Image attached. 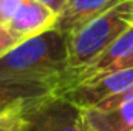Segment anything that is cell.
Wrapping results in <instances>:
<instances>
[{
	"mask_svg": "<svg viewBox=\"0 0 133 131\" xmlns=\"http://www.w3.org/2000/svg\"><path fill=\"white\" fill-rule=\"evenodd\" d=\"M66 71V35L56 28L19 42L0 57V79L57 83Z\"/></svg>",
	"mask_w": 133,
	"mask_h": 131,
	"instance_id": "obj_1",
	"label": "cell"
},
{
	"mask_svg": "<svg viewBox=\"0 0 133 131\" xmlns=\"http://www.w3.org/2000/svg\"><path fill=\"white\" fill-rule=\"evenodd\" d=\"M132 26L133 0H124L96 19L90 20L79 30L68 34V71L64 76L91 63L102 51H105Z\"/></svg>",
	"mask_w": 133,
	"mask_h": 131,
	"instance_id": "obj_2",
	"label": "cell"
},
{
	"mask_svg": "<svg viewBox=\"0 0 133 131\" xmlns=\"http://www.w3.org/2000/svg\"><path fill=\"white\" fill-rule=\"evenodd\" d=\"M22 131H88L82 110L62 94H50L23 108Z\"/></svg>",
	"mask_w": 133,
	"mask_h": 131,
	"instance_id": "obj_3",
	"label": "cell"
},
{
	"mask_svg": "<svg viewBox=\"0 0 133 131\" xmlns=\"http://www.w3.org/2000/svg\"><path fill=\"white\" fill-rule=\"evenodd\" d=\"M127 68H133V26L119 39H116L105 51H102L91 63L64 76L57 82L56 94H61L79 83L90 82L110 72L122 71Z\"/></svg>",
	"mask_w": 133,
	"mask_h": 131,
	"instance_id": "obj_4",
	"label": "cell"
},
{
	"mask_svg": "<svg viewBox=\"0 0 133 131\" xmlns=\"http://www.w3.org/2000/svg\"><path fill=\"white\" fill-rule=\"evenodd\" d=\"M130 90H133V68L110 72L95 80L79 83L61 94L81 110H85Z\"/></svg>",
	"mask_w": 133,
	"mask_h": 131,
	"instance_id": "obj_5",
	"label": "cell"
},
{
	"mask_svg": "<svg viewBox=\"0 0 133 131\" xmlns=\"http://www.w3.org/2000/svg\"><path fill=\"white\" fill-rule=\"evenodd\" d=\"M88 131H133V90L82 110Z\"/></svg>",
	"mask_w": 133,
	"mask_h": 131,
	"instance_id": "obj_6",
	"label": "cell"
},
{
	"mask_svg": "<svg viewBox=\"0 0 133 131\" xmlns=\"http://www.w3.org/2000/svg\"><path fill=\"white\" fill-rule=\"evenodd\" d=\"M57 14L39 0H23L12 19L5 25L6 30L20 42L42 34L54 26Z\"/></svg>",
	"mask_w": 133,
	"mask_h": 131,
	"instance_id": "obj_7",
	"label": "cell"
},
{
	"mask_svg": "<svg viewBox=\"0 0 133 131\" xmlns=\"http://www.w3.org/2000/svg\"><path fill=\"white\" fill-rule=\"evenodd\" d=\"M121 2L124 0H68L53 28L68 35Z\"/></svg>",
	"mask_w": 133,
	"mask_h": 131,
	"instance_id": "obj_8",
	"label": "cell"
},
{
	"mask_svg": "<svg viewBox=\"0 0 133 131\" xmlns=\"http://www.w3.org/2000/svg\"><path fill=\"white\" fill-rule=\"evenodd\" d=\"M56 82L0 79V113L56 93Z\"/></svg>",
	"mask_w": 133,
	"mask_h": 131,
	"instance_id": "obj_9",
	"label": "cell"
},
{
	"mask_svg": "<svg viewBox=\"0 0 133 131\" xmlns=\"http://www.w3.org/2000/svg\"><path fill=\"white\" fill-rule=\"evenodd\" d=\"M25 105L22 103L0 113V131H22Z\"/></svg>",
	"mask_w": 133,
	"mask_h": 131,
	"instance_id": "obj_10",
	"label": "cell"
},
{
	"mask_svg": "<svg viewBox=\"0 0 133 131\" xmlns=\"http://www.w3.org/2000/svg\"><path fill=\"white\" fill-rule=\"evenodd\" d=\"M22 2L23 0H3V3H2V20H3V25H6L12 19V16L20 8Z\"/></svg>",
	"mask_w": 133,
	"mask_h": 131,
	"instance_id": "obj_11",
	"label": "cell"
},
{
	"mask_svg": "<svg viewBox=\"0 0 133 131\" xmlns=\"http://www.w3.org/2000/svg\"><path fill=\"white\" fill-rule=\"evenodd\" d=\"M19 42H20V40H19L17 37H14L9 31L0 34V57H2L5 53H8L12 46H16Z\"/></svg>",
	"mask_w": 133,
	"mask_h": 131,
	"instance_id": "obj_12",
	"label": "cell"
},
{
	"mask_svg": "<svg viewBox=\"0 0 133 131\" xmlns=\"http://www.w3.org/2000/svg\"><path fill=\"white\" fill-rule=\"evenodd\" d=\"M39 2H42L43 5H46L50 9H53L56 14H59L61 12V9L65 6V3L68 0H39Z\"/></svg>",
	"mask_w": 133,
	"mask_h": 131,
	"instance_id": "obj_13",
	"label": "cell"
},
{
	"mask_svg": "<svg viewBox=\"0 0 133 131\" xmlns=\"http://www.w3.org/2000/svg\"><path fill=\"white\" fill-rule=\"evenodd\" d=\"M3 33H8V30H6V26H5V25H2V23H0V34H3Z\"/></svg>",
	"mask_w": 133,
	"mask_h": 131,
	"instance_id": "obj_14",
	"label": "cell"
},
{
	"mask_svg": "<svg viewBox=\"0 0 133 131\" xmlns=\"http://www.w3.org/2000/svg\"><path fill=\"white\" fill-rule=\"evenodd\" d=\"M2 3H3V0H0V23L3 25V20H2Z\"/></svg>",
	"mask_w": 133,
	"mask_h": 131,
	"instance_id": "obj_15",
	"label": "cell"
}]
</instances>
